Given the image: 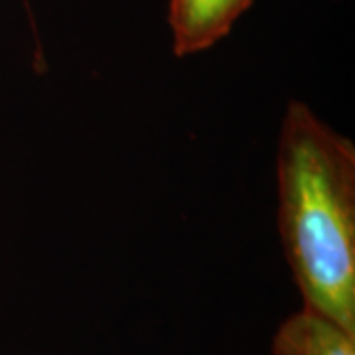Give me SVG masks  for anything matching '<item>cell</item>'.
Wrapping results in <instances>:
<instances>
[{
    "mask_svg": "<svg viewBox=\"0 0 355 355\" xmlns=\"http://www.w3.org/2000/svg\"><path fill=\"white\" fill-rule=\"evenodd\" d=\"M279 231L304 306L355 334V146L292 101L277 158Z\"/></svg>",
    "mask_w": 355,
    "mask_h": 355,
    "instance_id": "cell-1",
    "label": "cell"
},
{
    "mask_svg": "<svg viewBox=\"0 0 355 355\" xmlns=\"http://www.w3.org/2000/svg\"><path fill=\"white\" fill-rule=\"evenodd\" d=\"M253 0H170V28L178 58L193 55L225 38Z\"/></svg>",
    "mask_w": 355,
    "mask_h": 355,
    "instance_id": "cell-2",
    "label": "cell"
},
{
    "mask_svg": "<svg viewBox=\"0 0 355 355\" xmlns=\"http://www.w3.org/2000/svg\"><path fill=\"white\" fill-rule=\"evenodd\" d=\"M272 355H355V334L302 308L279 326Z\"/></svg>",
    "mask_w": 355,
    "mask_h": 355,
    "instance_id": "cell-3",
    "label": "cell"
}]
</instances>
